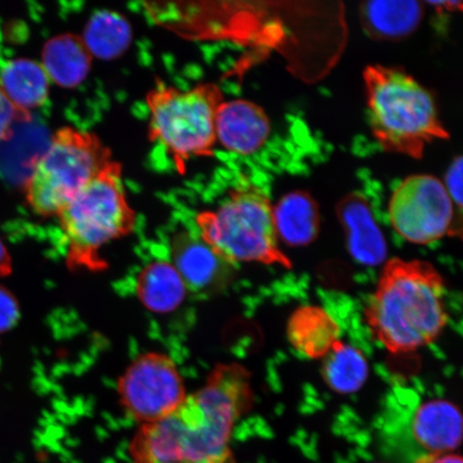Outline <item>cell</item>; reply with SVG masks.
<instances>
[{"label":"cell","instance_id":"cell-1","mask_svg":"<svg viewBox=\"0 0 463 463\" xmlns=\"http://www.w3.org/2000/svg\"><path fill=\"white\" fill-rule=\"evenodd\" d=\"M251 376L239 364H220L206 383L158 420L144 424L130 451L136 463H232L236 421L252 408Z\"/></svg>","mask_w":463,"mask_h":463},{"label":"cell","instance_id":"cell-2","mask_svg":"<svg viewBox=\"0 0 463 463\" xmlns=\"http://www.w3.org/2000/svg\"><path fill=\"white\" fill-rule=\"evenodd\" d=\"M364 318L374 339L392 354L434 343L449 323L442 275L427 260H387Z\"/></svg>","mask_w":463,"mask_h":463},{"label":"cell","instance_id":"cell-3","mask_svg":"<svg viewBox=\"0 0 463 463\" xmlns=\"http://www.w3.org/2000/svg\"><path fill=\"white\" fill-rule=\"evenodd\" d=\"M364 80L370 127L385 152L420 159L428 144L449 138L430 92L402 69L369 66Z\"/></svg>","mask_w":463,"mask_h":463},{"label":"cell","instance_id":"cell-4","mask_svg":"<svg viewBox=\"0 0 463 463\" xmlns=\"http://www.w3.org/2000/svg\"><path fill=\"white\" fill-rule=\"evenodd\" d=\"M121 174V165L113 160L58 213L69 269L103 270L108 264L102 249L135 230L137 213L127 201Z\"/></svg>","mask_w":463,"mask_h":463},{"label":"cell","instance_id":"cell-5","mask_svg":"<svg viewBox=\"0 0 463 463\" xmlns=\"http://www.w3.org/2000/svg\"><path fill=\"white\" fill-rule=\"evenodd\" d=\"M273 207L260 188H236L217 210L196 216L199 235L232 264L256 262L292 269L291 260L279 246Z\"/></svg>","mask_w":463,"mask_h":463},{"label":"cell","instance_id":"cell-6","mask_svg":"<svg viewBox=\"0 0 463 463\" xmlns=\"http://www.w3.org/2000/svg\"><path fill=\"white\" fill-rule=\"evenodd\" d=\"M223 101L222 90L213 83L182 90L158 80L148 92L149 140L165 148L182 175L190 160L213 157L216 115Z\"/></svg>","mask_w":463,"mask_h":463},{"label":"cell","instance_id":"cell-7","mask_svg":"<svg viewBox=\"0 0 463 463\" xmlns=\"http://www.w3.org/2000/svg\"><path fill=\"white\" fill-rule=\"evenodd\" d=\"M112 161L111 149L94 133L71 127L57 130L25 183L28 206L39 216L57 217Z\"/></svg>","mask_w":463,"mask_h":463},{"label":"cell","instance_id":"cell-8","mask_svg":"<svg viewBox=\"0 0 463 463\" xmlns=\"http://www.w3.org/2000/svg\"><path fill=\"white\" fill-rule=\"evenodd\" d=\"M456 206L442 181L432 175L410 176L392 195L389 213L393 230L416 245L432 244L460 234Z\"/></svg>","mask_w":463,"mask_h":463},{"label":"cell","instance_id":"cell-9","mask_svg":"<svg viewBox=\"0 0 463 463\" xmlns=\"http://www.w3.org/2000/svg\"><path fill=\"white\" fill-rule=\"evenodd\" d=\"M118 392L121 407L143 425L169 415L188 396L175 362L159 352L137 357L120 376Z\"/></svg>","mask_w":463,"mask_h":463},{"label":"cell","instance_id":"cell-10","mask_svg":"<svg viewBox=\"0 0 463 463\" xmlns=\"http://www.w3.org/2000/svg\"><path fill=\"white\" fill-rule=\"evenodd\" d=\"M172 264L195 294H213L227 287L234 275V264L223 259L200 235L179 232L171 242Z\"/></svg>","mask_w":463,"mask_h":463},{"label":"cell","instance_id":"cell-11","mask_svg":"<svg viewBox=\"0 0 463 463\" xmlns=\"http://www.w3.org/2000/svg\"><path fill=\"white\" fill-rule=\"evenodd\" d=\"M409 428L416 451L414 463L454 453L460 447V410L455 403L445 399H432L420 403L411 418Z\"/></svg>","mask_w":463,"mask_h":463},{"label":"cell","instance_id":"cell-12","mask_svg":"<svg viewBox=\"0 0 463 463\" xmlns=\"http://www.w3.org/2000/svg\"><path fill=\"white\" fill-rule=\"evenodd\" d=\"M271 126L264 109L256 103L237 99L223 101L216 115V138L230 152L250 156L264 147Z\"/></svg>","mask_w":463,"mask_h":463},{"label":"cell","instance_id":"cell-13","mask_svg":"<svg viewBox=\"0 0 463 463\" xmlns=\"http://www.w3.org/2000/svg\"><path fill=\"white\" fill-rule=\"evenodd\" d=\"M337 217L345 232L346 246L353 259L364 266H376L387 258V242L375 222L369 202L353 193L338 203Z\"/></svg>","mask_w":463,"mask_h":463},{"label":"cell","instance_id":"cell-14","mask_svg":"<svg viewBox=\"0 0 463 463\" xmlns=\"http://www.w3.org/2000/svg\"><path fill=\"white\" fill-rule=\"evenodd\" d=\"M287 335L293 349L309 360H323L340 340V326L322 307H299L288 318Z\"/></svg>","mask_w":463,"mask_h":463},{"label":"cell","instance_id":"cell-15","mask_svg":"<svg viewBox=\"0 0 463 463\" xmlns=\"http://www.w3.org/2000/svg\"><path fill=\"white\" fill-rule=\"evenodd\" d=\"M50 85L42 62L16 58L0 68V90L22 116L43 106L49 98Z\"/></svg>","mask_w":463,"mask_h":463},{"label":"cell","instance_id":"cell-16","mask_svg":"<svg viewBox=\"0 0 463 463\" xmlns=\"http://www.w3.org/2000/svg\"><path fill=\"white\" fill-rule=\"evenodd\" d=\"M92 56L82 37L58 34L43 46L42 65L51 80L63 89L82 84L91 69Z\"/></svg>","mask_w":463,"mask_h":463},{"label":"cell","instance_id":"cell-17","mask_svg":"<svg viewBox=\"0 0 463 463\" xmlns=\"http://www.w3.org/2000/svg\"><path fill=\"white\" fill-rule=\"evenodd\" d=\"M278 240L291 247H304L315 241L320 232V212L306 191L289 193L273 207Z\"/></svg>","mask_w":463,"mask_h":463},{"label":"cell","instance_id":"cell-18","mask_svg":"<svg viewBox=\"0 0 463 463\" xmlns=\"http://www.w3.org/2000/svg\"><path fill=\"white\" fill-rule=\"evenodd\" d=\"M424 9L419 2H366L361 5V22L368 36L393 42L416 31Z\"/></svg>","mask_w":463,"mask_h":463},{"label":"cell","instance_id":"cell-19","mask_svg":"<svg viewBox=\"0 0 463 463\" xmlns=\"http://www.w3.org/2000/svg\"><path fill=\"white\" fill-rule=\"evenodd\" d=\"M188 289L171 262L156 260L145 266L137 279L140 302L156 314L176 310L186 298Z\"/></svg>","mask_w":463,"mask_h":463},{"label":"cell","instance_id":"cell-20","mask_svg":"<svg viewBox=\"0 0 463 463\" xmlns=\"http://www.w3.org/2000/svg\"><path fill=\"white\" fill-rule=\"evenodd\" d=\"M322 378L339 393L351 395L362 389L369 376V364L361 350L339 340L323 358Z\"/></svg>","mask_w":463,"mask_h":463},{"label":"cell","instance_id":"cell-21","mask_svg":"<svg viewBox=\"0 0 463 463\" xmlns=\"http://www.w3.org/2000/svg\"><path fill=\"white\" fill-rule=\"evenodd\" d=\"M82 39L92 57L113 61L128 50L132 28L125 16L113 11H98L87 23Z\"/></svg>","mask_w":463,"mask_h":463},{"label":"cell","instance_id":"cell-22","mask_svg":"<svg viewBox=\"0 0 463 463\" xmlns=\"http://www.w3.org/2000/svg\"><path fill=\"white\" fill-rule=\"evenodd\" d=\"M462 157L455 158L445 175L444 187L453 201L456 208H462Z\"/></svg>","mask_w":463,"mask_h":463},{"label":"cell","instance_id":"cell-23","mask_svg":"<svg viewBox=\"0 0 463 463\" xmlns=\"http://www.w3.org/2000/svg\"><path fill=\"white\" fill-rule=\"evenodd\" d=\"M19 317V306L7 289L0 288V332L14 326Z\"/></svg>","mask_w":463,"mask_h":463},{"label":"cell","instance_id":"cell-24","mask_svg":"<svg viewBox=\"0 0 463 463\" xmlns=\"http://www.w3.org/2000/svg\"><path fill=\"white\" fill-rule=\"evenodd\" d=\"M21 113L13 106L4 92L0 90V142H3L9 136L15 120L20 118Z\"/></svg>","mask_w":463,"mask_h":463},{"label":"cell","instance_id":"cell-25","mask_svg":"<svg viewBox=\"0 0 463 463\" xmlns=\"http://www.w3.org/2000/svg\"><path fill=\"white\" fill-rule=\"evenodd\" d=\"M422 463H463L461 456L455 453L439 455Z\"/></svg>","mask_w":463,"mask_h":463},{"label":"cell","instance_id":"cell-26","mask_svg":"<svg viewBox=\"0 0 463 463\" xmlns=\"http://www.w3.org/2000/svg\"><path fill=\"white\" fill-rule=\"evenodd\" d=\"M428 5H433L434 8L439 10L444 9L447 11H456L461 10L462 4L459 2H436V3H428Z\"/></svg>","mask_w":463,"mask_h":463},{"label":"cell","instance_id":"cell-27","mask_svg":"<svg viewBox=\"0 0 463 463\" xmlns=\"http://www.w3.org/2000/svg\"><path fill=\"white\" fill-rule=\"evenodd\" d=\"M372 463H379V462H372Z\"/></svg>","mask_w":463,"mask_h":463}]
</instances>
